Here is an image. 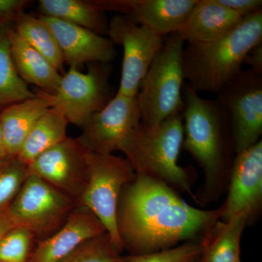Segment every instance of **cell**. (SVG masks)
Instances as JSON below:
<instances>
[{
  "mask_svg": "<svg viewBox=\"0 0 262 262\" xmlns=\"http://www.w3.org/2000/svg\"><path fill=\"white\" fill-rule=\"evenodd\" d=\"M221 217V208L198 209L165 183L136 174L120 195L117 227L123 248L141 255L198 241Z\"/></svg>",
  "mask_w": 262,
  "mask_h": 262,
  "instance_id": "cell-1",
  "label": "cell"
},
{
  "mask_svg": "<svg viewBox=\"0 0 262 262\" xmlns=\"http://www.w3.org/2000/svg\"><path fill=\"white\" fill-rule=\"evenodd\" d=\"M262 44V10L242 19L223 37L206 42L191 43L183 49L185 84L198 92L218 94L242 70L246 56Z\"/></svg>",
  "mask_w": 262,
  "mask_h": 262,
  "instance_id": "cell-2",
  "label": "cell"
},
{
  "mask_svg": "<svg viewBox=\"0 0 262 262\" xmlns=\"http://www.w3.org/2000/svg\"><path fill=\"white\" fill-rule=\"evenodd\" d=\"M184 141L187 151L204 171V192L218 187L234 153L230 119L216 99H206L184 85Z\"/></svg>",
  "mask_w": 262,
  "mask_h": 262,
  "instance_id": "cell-3",
  "label": "cell"
},
{
  "mask_svg": "<svg viewBox=\"0 0 262 262\" xmlns=\"http://www.w3.org/2000/svg\"><path fill=\"white\" fill-rule=\"evenodd\" d=\"M182 113H177L157 125L140 122L120 151L136 175L161 181L192 195L190 172L179 165L184 141Z\"/></svg>",
  "mask_w": 262,
  "mask_h": 262,
  "instance_id": "cell-4",
  "label": "cell"
},
{
  "mask_svg": "<svg viewBox=\"0 0 262 262\" xmlns=\"http://www.w3.org/2000/svg\"><path fill=\"white\" fill-rule=\"evenodd\" d=\"M184 42L179 32L167 36L141 81L136 97L142 123L157 125L184 110Z\"/></svg>",
  "mask_w": 262,
  "mask_h": 262,
  "instance_id": "cell-5",
  "label": "cell"
},
{
  "mask_svg": "<svg viewBox=\"0 0 262 262\" xmlns=\"http://www.w3.org/2000/svg\"><path fill=\"white\" fill-rule=\"evenodd\" d=\"M88 161L89 181L78 206L85 207L97 217L114 246L122 252L117 209L122 190L135 179V171L126 158L113 154L89 152Z\"/></svg>",
  "mask_w": 262,
  "mask_h": 262,
  "instance_id": "cell-6",
  "label": "cell"
},
{
  "mask_svg": "<svg viewBox=\"0 0 262 262\" xmlns=\"http://www.w3.org/2000/svg\"><path fill=\"white\" fill-rule=\"evenodd\" d=\"M77 206L70 196L28 175L8 210L15 227L28 231L37 243L59 230Z\"/></svg>",
  "mask_w": 262,
  "mask_h": 262,
  "instance_id": "cell-7",
  "label": "cell"
},
{
  "mask_svg": "<svg viewBox=\"0 0 262 262\" xmlns=\"http://www.w3.org/2000/svg\"><path fill=\"white\" fill-rule=\"evenodd\" d=\"M108 63H95L86 73L70 67L61 77L53 96V106L69 123L82 127L90 117L102 110L112 99Z\"/></svg>",
  "mask_w": 262,
  "mask_h": 262,
  "instance_id": "cell-8",
  "label": "cell"
},
{
  "mask_svg": "<svg viewBox=\"0 0 262 262\" xmlns=\"http://www.w3.org/2000/svg\"><path fill=\"white\" fill-rule=\"evenodd\" d=\"M217 95L229 114L235 155L261 140L262 72L241 70Z\"/></svg>",
  "mask_w": 262,
  "mask_h": 262,
  "instance_id": "cell-9",
  "label": "cell"
},
{
  "mask_svg": "<svg viewBox=\"0 0 262 262\" xmlns=\"http://www.w3.org/2000/svg\"><path fill=\"white\" fill-rule=\"evenodd\" d=\"M106 34L114 45L123 48L121 80L117 94L135 97L150 65L163 47L164 38L121 14L108 21Z\"/></svg>",
  "mask_w": 262,
  "mask_h": 262,
  "instance_id": "cell-10",
  "label": "cell"
},
{
  "mask_svg": "<svg viewBox=\"0 0 262 262\" xmlns=\"http://www.w3.org/2000/svg\"><path fill=\"white\" fill-rule=\"evenodd\" d=\"M89 153L77 138L67 137L29 164L28 175L42 179L78 205L89 181Z\"/></svg>",
  "mask_w": 262,
  "mask_h": 262,
  "instance_id": "cell-11",
  "label": "cell"
},
{
  "mask_svg": "<svg viewBox=\"0 0 262 262\" xmlns=\"http://www.w3.org/2000/svg\"><path fill=\"white\" fill-rule=\"evenodd\" d=\"M140 122L136 96L117 94L102 110L90 117L77 139L89 152L113 154L120 151Z\"/></svg>",
  "mask_w": 262,
  "mask_h": 262,
  "instance_id": "cell-12",
  "label": "cell"
},
{
  "mask_svg": "<svg viewBox=\"0 0 262 262\" xmlns=\"http://www.w3.org/2000/svg\"><path fill=\"white\" fill-rule=\"evenodd\" d=\"M227 200L221 206L224 221L245 213L249 219L262 201V141L236 154L231 170Z\"/></svg>",
  "mask_w": 262,
  "mask_h": 262,
  "instance_id": "cell-13",
  "label": "cell"
},
{
  "mask_svg": "<svg viewBox=\"0 0 262 262\" xmlns=\"http://www.w3.org/2000/svg\"><path fill=\"white\" fill-rule=\"evenodd\" d=\"M198 0H95L100 9L127 15L162 37L178 32Z\"/></svg>",
  "mask_w": 262,
  "mask_h": 262,
  "instance_id": "cell-14",
  "label": "cell"
},
{
  "mask_svg": "<svg viewBox=\"0 0 262 262\" xmlns=\"http://www.w3.org/2000/svg\"><path fill=\"white\" fill-rule=\"evenodd\" d=\"M37 16L51 29L64 63L70 67L78 69L86 63H108L116 56L115 45L108 38L60 19Z\"/></svg>",
  "mask_w": 262,
  "mask_h": 262,
  "instance_id": "cell-15",
  "label": "cell"
},
{
  "mask_svg": "<svg viewBox=\"0 0 262 262\" xmlns=\"http://www.w3.org/2000/svg\"><path fill=\"white\" fill-rule=\"evenodd\" d=\"M106 232L89 209L76 206L64 225L56 233L37 242L27 262H59L86 241Z\"/></svg>",
  "mask_w": 262,
  "mask_h": 262,
  "instance_id": "cell-16",
  "label": "cell"
},
{
  "mask_svg": "<svg viewBox=\"0 0 262 262\" xmlns=\"http://www.w3.org/2000/svg\"><path fill=\"white\" fill-rule=\"evenodd\" d=\"M243 18L217 0H198L178 32L188 44L210 42L225 36Z\"/></svg>",
  "mask_w": 262,
  "mask_h": 262,
  "instance_id": "cell-17",
  "label": "cell"
},
{
  "mask_svg": "<svg viewBox=\"0 0 262 262\" xmlns=\"http://www.w3.org/2000/svg\"><path fill=\"white\" fill-rule=\"evenodd\" d=\"M52 106L53 96L39 91L36 97L13 103L0 113L7 155H18L36 122Z\"/></svg>",
  "mask_w": 262,
  "mask_h": 262,
  "instance_id": "cell-18",
  "label": "cell"
},
{
  "mask_svg": "<svg viewBox=\"0 0 262 262\" xmlns=\"http://www.w3.org/2000/svg\"><path fill=\"white\" fill-rule=\"evenodd\" d=\"M10 53L18 75L27 84L37 86L39 91L56 94L62 75L49 61L31 47L14 29L8 31Z\"/></svg>",
  "mask_w": 262,
  "mask_h": 262,
  "instance_id": "cell-19",
  "label": "cell"
},
{
  "mask_svg": "<svg viewBox=\"0 0 262 262\" xmlns=\"http://www.w3.org/2000/svg\"><path fill=\"white\" fill-rule=\"evenodd\" d=\"M249 220L246 213H241L215 222L201 237L203 252L199 262L241 261V237Z\"/></svg>",
  "mask_w": 262,
  "mask_h": 262,
  "instance_id": "cell-20",
  "label": "cell"
},
{
  "mask_svg": "<svg viewBox=\"0 0 262 262\" xmlns=\"http://www.w3.org/2000/svg\"><path fill=\"white\" fill-rule=\"evenodd\" d=\"M38 10L39 15L60 19L99 35L107 34L108 21L105 12L91 1L40 0Z\"/></svg>",
  "mask_w": 262,
  "mask_h": 262,
  "instance_id": "cell-21",
  "label": "cell"
},
{
  "mask_svg": "<svg viewBox=\"0 0 262 262\" xmlns=\"http://www.w3.org/2000/svg\"><path fill=\"white\" fill-rule=\"evenodd\" d=\"M69 122L61 113L51 108L36 122L17 157L28 165L39 155L67 139Z\"/></svg>",
  "mask_w": 262,
  "mask_h": 262,
  "instance_id": "cell-22",
  "label": "cell"
},
{
  "mask_svg": "<svg viewBox=\"0 0 262 262\" xmlns=\"http://www.w3.org/2000/svg\"><path fill=\"white\" fill-rule=\"evenodd\" d=\"M15 31L27 44L44 56L58 72L65 73L64 61L51 29L37 15L23 11L15 19Z\"/></svg>",
  "mask_w": 262,
  "mask_h": 262,
  "instance_id": "cell-23",
  "label": "cell"
},
{
  "mask_svg": "<svg viewBox=\"0 0 262 262\" xmlns=\"http://www.w3.org/2000/svg\"><path fill=\"white\" fill-rule=\"evenodd\" d=\"M9 28L8 25L0 27V106L37 96L15 70L10 53Z\"/></svg>",
  "mask_w": 262,
  "mask_h": 262,
  "instance_id": "cell-24",
  "label": "cell"
},
{
  "mask_svg": "<svg viewBox=\"0 0 262 262\" xmlns=\"http://www.w3.org/2000/svg\"><path fill=\"white\" fill-rule=\"evenodd\" d=\"M106 232L86 241L59 262H127Z\"/></svg>",
  "mask_w": 262,
  "mask_h": 262,
  "instance_id": "cell-25",
  "label": "cell"
},
{
  "mask_svg": "<svg viewBox=\"0 0 262 262\" xmlns=\"http://www.w3.org/2000/svg\"><path fill=\"white\" fill-rule=\"evenodd\" d=\"M27 177V166L18 157L0 159V210L10 206Z\"/></svg>",
  "mask_w": 262,
  "mask_h": 262,
  "instance_id": "cell-26",
  "label": "cell"
},
{
  "mask_svg": "<svg viewBox=\"0 0 262 262\" xmlns=\"http://www.w3.org/2000/svg\"><path fill=\"white\" fill-rule=\"evenodd\" d=\"M36 242L26 229L14 227L0 239V261L27 262Z\"/></svg>",
  "mask_w": 262,
  "mask_h": 262,
  "instance_id": "cell-27",
  "label": "cell"
},
{
  "mask_svg": "<svg viewBox=\"0 0 262 262\" xmlns=\"http://www.w3.org/2000/svg\"><path fill=\"white\" fill-rule=\"evenodd\" d=\"M203 246L200 241H187L175 248L158 252L126 256L127 262H192L201 257Z\"/></svg>",
  "mask_w": 262,
  "mask_h": 262,
  "instance_id": "cell-28",
  "label": "cell"
},
{
  "mask_svg": "<svg viewBox=\"0 0 262 262\" xmlns=\"http://www.w3.org/2000/svg\"><path fill=\"white\" fill-rule=\"evenodd\" d=\"M221 5L229 8L241 15L247 16L250 14L262 10L261 0H217Z\"/></svg>",
  "mask_w": 262,
  "mask_h": 262,
  "instance_id": "cell-29",
  "label": "cell"
},
{
  "mask_svg": "<svg viewBox=\"0 0 262 262\" xmlns=\"http://www.w3.org/2000/svg\"><path fill=\"white\" fill-rule=\"evenodd\" d=\"M29 3L27 0H0V27L10 20H15Z\"/></svg>",
  "mask_w": 262,
  "mask_h": 262,
  "instance_id": "cell-30",
  "label": "cell"
},
{
  "mask_svg": "<svg viewBox=\"0 0 262 262\" xmlns=\"http://www.w3.org/2000/svg\"><path fill=\"white\" fill-rule=\"evenodd\" d=\"M244 63H248L251 67V70L262 72V44L253 48L248 53Z\"/></svg>",
  "mask_w": 262,
  "mask_h": 262,
  "instance_id": "cell-31",
  "label": "cell"
},
{
  "mask_svg": "<svg viewBox=\"0 0 262 262\" xmlns=\"http://www.w3.org/2000/svg\"><path fill=\"white\" fill-rule=\"evenodd\" d=\"M14 227L15 225L10 216L8 207L0 210V239L8 231Z\"/></svg>",
  "mask_w": 262,
  "mask_h": 262,
  "instance_id": "cell-32",
  "label": "cell"
},
{
  "mask_svg": "<svg viewBox=\"0 0 262 262\" xmlns=\"http://www.w3.org/2000/svg\"><path fill=\"white\" fill-rule=\"evenodd\" d=\"M5 150L4 139H3V130H2L1 119H0V159L7 156Z\"/></svg>",
  "mask_w": 262,
  "mask_h": 262,
  "instance_id": "cell-33",
  "label": "cell"
},
{
  "mask_svg": "<svg viewBox=\"0 0 262 262\" xmlns=\"http://www.w3.org/2000/svg\"><path fill=\"white\" fill-rule=\"evenodd\" d=\"M199 261V258H198V259L194 260V261H193L192 262H198Z\"/></svg>",
  "mask_w": 262,
  "mask_h": 262,
  "instance_id": "cell-34",
  "label": "cell"
},
{
  "mask_svg": "<svg viewBox=\"0 0 262 262\" xmlns=\"http://www.w3.org/2000/svg\"><path fill=\"white\" fill-rule=\"evenodd\" d=\"M239 262H241V261H239Z\"/></svg>",
  "mask_w": 262,
  "mask_h": 262,
  "instance_id": "cell-35",
  "label": "cell"
},
{
  "mask_svg": "<svg viewBox=\"0 0 262 262\" xmlns=\"http://www.w3.org/2000/svg\"><path fill=\"white\" fill-rule=\"evenodd\" d=\"M0 262H3V261H0Z\"/></svg>",
  "mask_w": 262,
  "mask_h": 262,
  "instance_id": "cell-36",
  "label": "cell"
},
{
  "mask_svg": "<svg viewBox=\"0 0 262 262\" xmlns=\"http://www.w3.org/2000/svg\"><path fill=\"white\" fill-rule=\"evenodd\" d=\"M198 262H199V261H198Z\"/></svg>",
  "mask_w": 262,
  "mask_h": 262,
  "instance_id": "cell-37",
  "label": "cell"
}]
</instances>
